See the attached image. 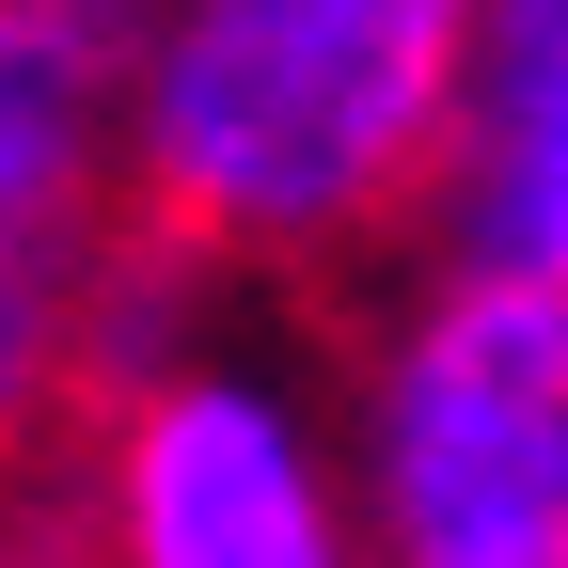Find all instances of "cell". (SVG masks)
Listing matches in <instances>:
<instances>
[{
  "instance_id": "obj_6",
  "label": "cell",
  "mask_w": 568,
  "mask_h": 568,
  "mask_svg": "<svg viewBox=\"0 0 568 568\" xmlns=\"http://www.w3.org/2000/svg\"><path fill=\"white\" fill-rule=\"evenodd\" d=\"M80 17H142V0H80Z\"/></svg>"
},
{
  "instance_id": "obj_3",
  "label": "cell",
  "mask_w": 568,
  "mask_h": 568,
  "mask_svg": "<svg viewBox=\"0 0 568 568\" xmlns=\"http://www.w3.org/2000/svg\"><path fill=\"white\" fill-rule=\"evenodd\" d=\"M32 474H48L63 568H364L332 395L237 316H205L174 364L95 395Z\"/></svg>"
},
{
  "instance_id": "obj_2",
  "label": "cell",
  "mask_w": 568,
  "mask_h": 568,
  "mask_svg": "<svg viewBox=\"0 0 568 568\" xmlns=\"http://www.w3.org/2000/svg\"><path fill=\"white\" fill-rule=\"evenodd\" d=\"M364 568H568V284L426 268L332 395Z\"/></svg>"
},
{
  "instance_id": "obj_5",
  "label": "cell",
  "mask_w": 568,
  "mask_h": 568,
  "mask_svg": "<svg viewBox=\"0 0 568 568\" xmlns=\"http://www.w3.org/2000/svg\"><path fill=\"white\" fill-rule=\"evenodd\" d=\"M410 237L426 268H474V284H568V0L458 17V95H443Z\"/></svg>"
},
{
  "instance_id": "obj_4",
  "label": "cell",
  "mask_w": 568,
  "mask_h": 568,
  "mask_svg": "<svg viewBox=\"0 0 568 568\" xmlns=\"http://www.w3.org/2000/svg\"><path fill=\"white\" fill-rule=\"evenodd\" d=\"M111 222V17L0 0V489L63 443V332Z\"/></svg>"
},
{
  "instance_id": "obj_1",
  "label": "cell",
  "mask_w": 568,
  "mask_h": 568,
  "mask_svg": "<svg viewBox=\"0 0 568 568\" xmlns=\"http://www.w3.org/2000/svg\"><path fill=\"white\" fill-rule=\"evenodd\" d=\"M474 0H142L111 17V190L205 284H332L410 237Z\"/></svg>"
}]
</instances>
